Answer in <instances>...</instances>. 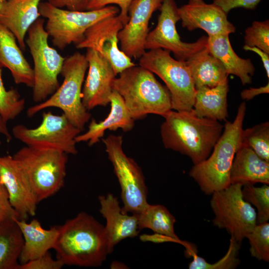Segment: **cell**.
<instances>
[{
	"label": "cell",
	"mask_w": 269,
	"mask_h": 269,
	"mask_svg": "<svg viewBox=\"0 0 269 269\" xmlns=\"http://www.w3.org/2000/svg\"><path fill=\"white\" fill-rule=\"evenodd\" d=\"M102 141L120 185L122 208L126 212L140 213L148 204L147 188L141 169L124 151L122 135L111 134Z\"/></svg>",
	"instance_id": "10"
},
{
	"label": "cell",
	"mask_w": 269,
	"mask_h": 269,
	"mask_svg": "<svg viewBox=\"0 0 269 269\" xmlns=\"http://www.w3.org/2000/svg\"><path fill=\"white\" fill-rule=\"evenodd\" d=\"M133 0H89L86 10H94L103 7L116 4L120 7L119 14L124 26L129 20L128 10L129 6Z\"/></svg>",
	"instance_id": "37"
},
{
	"label": "cell",
	"mask_w": 269,
	"mask_h": 269,
	"mask_svg": "<svg viewBox=\"0 0 269 269\" xmlns=\"http://www.w3.org/2000/svg\"><path fill=\"white\" fill-rule=\"evenodd\" d=\"M41 0H4L0 3V23L15 36L22 50L25 49V35L30 26L41 16Z\"/></svg>",
	"instance_id": "20"
},
{
	"label": "cell",
	"mask_w": 269,
	"mask_h": 269,
	"mask_svg": "<svg viewBox=\"0 0 269 269\" xmlns=\"http://www.w3.org/2000/svg\"><path fill=\"white\" fill-rule=\"evenodd\" d=\"M243 49L246 51H251L258 54L261 58L264 67L266 71L268 79L269 78V54L263 51L256 47H249L244 45Z\"/></svg>",
	"instance_id": "42"
},
{
	"label": "cell",
	"mask_w": 269,
	"mask_h": 269,
	"mask_svg": "<svg viewBox=\"0 0 269 269\" xmlns=\"http://www.w3.org/2000/svg\"><path fill=\"white\" fill-rule=\"evenodd\" d=\"M12 156L25 172L39 203L54 195L63 187L67 154L55 149L26 145Z\"/></svg>",
	"instance_id": "6"
},
{
	"label": "cell",
	"mask_w": 269,
	"mask_h": 269,
	"mask_svg": "<svg viewBox=\"0 0 269 269\" xmlns=\"http://www.w3.org/2000/svg\"><path fill=\"white\" fill-rule=\"evenodd\" d=\"M123 26L119 15L103 19L86 30L84 39L76 47L96 50L110 62L115 74H119L136 65L119 48L118 34Z\"/></svg>",
	"instance_id": "14"
},
{
	"label": "cell",
	"mask_w": 269,
	"mask_h": 269,
	"mask_svg": "<svg viewBox=\"0 0 269 269\" xmlns=\"http://www.w3.org/2000/svg\"><path fill=\"white\" fill-rule=\"evenodd\" d=\"M100 212L106 221L105 226L109 247L112 253L121 241L134 238L140 232L136 214L129 215L120 205L118 198L112 193L100 195Z\"/></svg>",
	"instance_id": "19"
},
{
	"label": "cell",
	"mask_w": 269,
	"mask_h": 269,
	"mask_svg": "<svg viewBox=\"0 0 269 269\" xmlns=\"http://www.w3.org/2000/svg\"><path fill=\"white\" fill-rule=\"evenodd\" d=\"M4 0H0V3H1V2H2L3 1H4Z\"/></svg>",
	"instance_id": "44"
},
{
	"label": "cell",
	"mask_w": 269,
	"mask_h": 269,
	"mask_svg": "<svg viewBox=\"0 0 269 269\" xmlns=\"http://www.w3.org/2000/svg\"><path fill=\"white\" fill-rule=\"evenodd\" d=\"M242 186L231 184L213 193L210 200L214 225L225 229L240 244L257 224V212L243 197Z\"/></svg>",
	"instance_id": "11"
},
{
	"label": "cell",
	"mask_w": 269,
	"mask_h": 269,
	"mask_svg": "<svg viewBox=\"0 0 269 269\" xmlns=\"http://www.w3.org/2000/svg\"><path fill=\"white\" fill-rule=\"evenodd\" d=\"M228 80L213 87L203 86L196 89L193 109L196 115L218 121L228 117Z\"/></svg>",
	"instance_id": "27"
},
{
	"label": "cell",
	"mask_w": 269,
	"mask_h": 269,
	"mask_svg": "<svg viewBox=\"0 0 269 269\" xmlns=\"http://www.w3.org/2000/svg\"><path fill=\"white\" fill-rule=\"evenodd\" d=\"M269 93V83L264 86L259 88H250L245 89L241 93V96L243 100H250L255 97L263 94H268Z\"/></svg>",
	"instance_id": "41"
},
{
	"label": "cell",
	"mask_w": 269,
	"mask_h": 269,
	"mask_svg": "<svg viewBox=\"0 0 269 269\" xmlns=\"http://www.w3.org/2000/svg\"><path fill=\"white\" fill-rule=\"evenodd\" d=\"M39 11L47 19L44 27L53 45L60 50L72 43L76 45L81 42L86 30L97 22L120 13L118 7L112 5L94 10L75 11L54 7L47 1L40 3Z\"/></svg>",
	"instance_id": "7"
},
{
	"label": "cell",
	"mask_w": 269,
	"mask_h": 269,
	"mask_svg": "<svg viewBox=\"0 0 269 269\" xmlns=\"http://www.w3.org/2000/svg\"><path fill=\"white\" fill-rule=\"evenodd\" d=\"M110 103L111 108L108 116L99 122L92 119L87 131L76 137L77 143L87 142L88 145L91 146L100 141L107 130L116 131L121 129L125 132L132 130L134 120L128 110L123 98L115 90L110 97Z\"/></svg>",
	"instance_id": "21"
},
{
	"label": "cell",
	"mask_w": 269,
	"mask_h": 269,
	"mask_svg": "<svg viewBox=\"0 0 269 269\" xmlns=\"http://www.w3.org/2000/svg\"><path fill=\"white\" fill-rule=\"evenodd\" d=\"M81 132L63 113L57 115L50 111L43 113L42 121L36 128L19 124L11 130L12 135L26 146L73 155L78 152L75 138Z\"/></svg>",
	"instance_id": "12"
},
{
	"label": "cell",
	"mask_w": 269,
	"mask_h": 269,
	"mask_svg": "<svg viewBox=\"0 0 269 269\" xmlns=\"http://www.w3.org/2000/svg\"><path fill=\"white\" fill-rule=\"evenodd\" d=\"M0 66L7 68L16 84L32 88L33 68L17 45L14 35L0 23Z\"/></svg>",
	"instance_id": "23"
},
{
	"label": "cell",
	"mask_w": 269,
	"mask_h": 269,
	"mask_svg": "<svg viewBox=\"0 0 269 269\" xmlns=\"http://www.w3.org/2000/svg\"><path fill=\"white\" fill-rule=\"evenodd\" d=\"M0 180L19 220L35 216L39 202L25 172L12 155L0 156Z\"/></svg>",
	"instance_id": "15"
},
{
	"label": "cell",
	"mask_w": 269,
	"mask_h": 269,
	"mask_svg": "<svg viewBox=\"0 0 269 269\" xmlns=\"http://www.w3.org/2000/svg\"><path fill=\"white\" fill-rule=\"evenodd\" d=\"M163 118L160 135L164 147L188 156L194 164L209 156L224 129L219 121L200 117L193 109L171 110Z\"/></svg>",
	"instance_id": "2"
},
{
	"label": "cell",
	"mask_w": 269,
	"mask_h": 269,
	"mask_svg": "<svg viewBox=\"0 0 269 269\" xmlns=\"http://www.w3.org/2000/svg\"><path fill=\"white\" fill-rule=\"evenodd\" d=\"M178 8L174 0H162L157 25L149 32L145 49L161 48L172 52L176 59L186 61L206 46L207 37L203 36L192 43L182 41L176 27L180 20Z\"/></svg>",
	"instance_id": "13"
},
{
	"label": "cell",
	"mask_w": 269,
	"mask_h": 269,
	"mask_svg": "<svg viewBox=\"0 0 269 269\" xmlns=\"http://www.w3.org/2000/svg\"><path fill=\"white\" fill-rule=\"evenodd\" d=\"M230 183L254 185L269 184V162L241 142L236 152L230 174Z\"/></svg>",
	"instance_id": "22"
},
{
	"label": "cell",
	"mask_w": 269,
	"mask_h": 269,
	"mask_svg": "<svg viewBox=\"0 0 269 269\" xmlns=\"http://www.w3.org/2000/svg\"><path fill=\"white\" fill-rule=\"evenodd\" d=\"M12 219H19L10 204L7 191L0 180V223Z\"/></svg>",
	"instance_id": "38"
},
{
	"label": "cell",
	"mask_w": 269,
	"mask_h": 269,
	"mask_svg": "<svg viewBox=\"0 0 269 269\" xmlns=\"http://www.w3.org/2000/svg\"><path fill=\"white\" fill-rule=\"evenodd\" d=\"M242 192L244 199L257 209V223L267 222L269 220V185L255 187L254 185H244Z\"/></svg>",
	"instance_id": "33"
},
{
	"label": "cell",
	"mask_w": 269,
	"mask_h": 269,
	"mask_svg": "<svg viewBox=\"0 0 269 269\" xmlns=\"http://www.w3.org/2000/svg\"><path fill=\"white\" fill-rule=\"evenodd\" d=\"M44 23V18H38L28 29L25 40L34 63L32 99L37 104L46 100L60 86L58 77L65 59L49 45Z\"/></svg>",
	"instance_id": "8"
},
{
	"label": "cell",
	"mask_w": 269,
	"mask_h": 269,
	"mask_svg": "<svg viewBox=\"0 0 269 269\" xmlns=\"http://www.w3.org/2000/svg\"><path fill=\"white\" fill-rule=\"evenodd\" d=\"M85 56L88 70L83 86L82 102L89 111L110 103L112 85L117 75L110 62L96 50L87 48Z\"/></svg>",
	"instance_id": "17"
},
{
	"label": "cell",
	"mask_w": 269,
	"mask_h": 269,
	"mask_svg": "<svg viewBox=\"0 0 269 269\" xmlns=\"http://www.w3.org/2000/svg\"><path fill=\"white\" fill-rule=\"evenodd\" d=\"M64 266L57 259H54L48 252L35 259L19 264L18 269H60Z\"/></svg>",
	"instance_id": "36"
},
{
	"label": "cell",
	"mask_w": 269,
	"mask_h": 269,
	"mask_svg": "<svg viewBox=\"0 0 269 269\" xmlns=\"http://www.w3.org/2000/svg\"><path fill=\"white\" fill-rule=\"evenodd\" d=\"M182 26L189 31L201 29L208 35H229L236 27L227 18V14L214 3L204 0H189L187 4L178 8Z\"/></svg>",
	"instance_id": "18"
},
{
	"label": "cell",
	"mask_w": 269,
	"mask_h": 269,
	"mask_svg": "<svg viewBox=\"0 0 269 269\" xmlns=\"http://www.w3.org/2000/svg\"><path fill=\"white\" fill-rule=\"evenodd\" d=\"M0 134H2L7 142H10L12 135L9 132L7 126V122L0 116Z\"/></svg>",
	"instance_id": "43"
},
{
	"label": "cell",
	"mask_w": 269,
	"mask_h": 269,
	"mask_svg": "<svg viewBox=\"0 0 269 269\" xmlns=\"http://www.w3.org/2000/svg\"><path fill=\"white\" fill-rule=\"evenodd\" d=\"M185 61L196 89L203 86L215 87L228 80L223 64L206 46Z\"/></svg>",
	"instance_id": "26"
},
{
	"label": "cell",
	"mask_w": 269,
	"mask_h": 269,
	"mask_svg": "<svg viewBox=\"0 0 269 269\" xmlns=\"http://www.w3.org/2000/svg\"><path fill=\"white\" fill-rule=\"evenodd\" d=\"M23 244V236L15 219L0 223V269H18Z\"/></svg>",
	"instance_id": "28"
},
{
	"label": "cell",
	"mask_w": 269,
	"mask_h": 269,
	"mask_svg": "<svg viewBox=\"0 0 269 269\" xmlns=\"http://www.w3.org/2000/svg\"><path fill=\"white\" fill-rule=\"evenodd\" d=\"M162 0H133L128 10L129 20L119 31L121 50L130 58L139 59L145 52L148 23Z\"/></svg>",
	"instance_id": "16"
},
{
	"label": "cell",
	"mask_w": 269,
	"mask_h": 269,
	"mask_svg": "<svg viewBox=\"0 0 269 269\" xmlns=\"http://www.w3.org/2000/svg\"><path fill=\"white\" fill-rule=\"evenodd\" d=\"M88 62L85 55L76 52L65 58L60 74L63 82L57 90L45 101L30 107L27 115L32 117L43 110L57 108L82 132L91 115L82 102V91Z\"/></svg>",
	"instance_id": "5"
},
{
	"label": "cell",
	"mask_w": 269,
	"mask_h": 269,
	"mask_svg": "<svg viewBox=\"0 0 269 269\" xmlns=\"http://www.w3.org/2000/svg\"><path fill=\"white\" fill-rule=\"evenodd\" d=\"M245 45L256 47L269 54V21H254L245 30Z\"/></svg>",
	"instance_id": "35"
},
{
	"label": "cell",
	"mask_w": 269,
	"mask_h": 269,
	"mask_svg": "<svg viewBox=\"0 0 269 269\" xmlns=\"http://www.w3.org/2000/svg\"><path fill=\"white\" fill-rule=\"evenodd\" d=\"M53 249L64 266L85 268L101 266L112 253L105 226L83 211L59 225Z\"/></svg>",
	"instance_id": "1"
},
{
	"label": "cell",
	"mask_w": 269,
	"mask_h": 269,
	"mask_svg": "<svg viewBox=\"0 0 269 269\" xmlns=\"http://www.w3.org/2000/svg\"><path fill=\"white\" fill-rule=\"evenodd\" d=\"M2 71L0 66V116L7 122L15 119L23 111L25 100L16 89H6L2 81Z\"/></svg>",
	"instance_id": "32"
},
{
	"label": "cell",
	"mask_w": 269,
	"mask_h": 269,
	"mask_svg": "<svg viewBox=\"0 0 269 269\" xmlns=\"http://www.w3.org/2000/svg\"><path fill=\"white\" fill-rule=\"evenodd\" d=\"M1 144V141H0V146Z\"/></svg>",
	"instance_id": "45"
},
{
	"label": "cell",
	"mask_w": 269,
	"mask_h": 269,
	"mask_svg": "<svg viewBox=\"0 0 269 269\" xmlns=\"http://www.w3.org/2000/svg\"><path fill=\"white\" fill-rule=\"evenodd\" d=\"M136 215L140 230L149 229L155 233L180 239L174 232L175 218L165 206L148 204L142 212Z\"/></svg>",
	"instance_id": "29"
},
{
	"label": "cell",
	"mask_w": 269,
	"mask_h": 269,
	"mask_svg": "<svg viewBox=\"0 0 269 269\" xmlns=\"http://www.w3.org/2000/svg\"><path fill=\"white\" fill-rule=\"evenodd\" d=\"M241 244L232 236L230 239L229 249L226 255L217 262L211 264L204 258L199 256L196 252L193 253L191 256L192 261L189 264L190 269H234L240 264L238 257Z\"/></svg>",
	"instance_id": "31"
},
{
	"label": "cell",
	"mask_w": 269,
	"mask_h": 269,
	"mask_svg": "<svg viewBox=\"0 0 269 269\" xmlns=\"http://www.w3.org/2000/svg\"><path fill=\"white\" fill-rule=\"evenodd\" d=\"M246 111V105L242 103L232 122H226L223 132L209 156L202 162L194 164L189 175L206 195L228 187L233 161L241 141V134Z\"/></svg>",
	"instance_id": "3"
},
{
	"label": "cell",
	"mask_w": 269,
	"mask_h": 269,
	"mask_svg": "<svg viewBox=\"0 0 269 269\" xmlns=\"http://www.w3.org/2000/svg\"><path fill=\"white\" fill-rule=\"evenodd\" d=\"M15 221L23 238L19 264L35 259L53 248L59 233V226L45 229L36 219L29 223L24 220L15 219Z\"/></svg>",
	"instance_id": "24"
},
{
	"label": "cell",
	"mask_w": 269,
	"mask_h": 269,
	"mask_svg": "<svg viewBox=\"0 0 269 269\" xmlns=\"http://www.w3.org/2000/svg\"><path fill=\"white\" fill-rule=\"evenodd\" d=\"M261 0H213L215 4L221 7L227 14L232 9L243 7L255 9Z\"/></svg>",
	"instance_id": "39"
},
{
	"label": "cell",
	"mask_w": 269,
	"mask_h": 269,
	"mask_svg": "<svg viewBox=\"0 0 269 269\" xmlns=\"http://www.w3.org/2000/svg\"><path fill=\"white\" fill-rule=\"evenodd\" d=\"M251 256L259 261H269V223L257 224L246 237Z\"/></svg>",
	"instance_id": "34"
},
{
	"label": "cell",
	"mask_w": 269,
	"mask_h": 269,
	"mask_svg": "<svg viewBox=\"0 0 269 269\" xmlns=\"http://www.w3.org/2000/svg\"><path fill=\"white\" fill-rule=\"evenodd\" d=\"M89 0H48V2L52 6L75 11L86 10Z\"/></svg>",
	"instance_id": "40"
},
{
	"label": "cell",
	"mask_w": 269,
	"mask_h": 269,
	"mask_svg": "<svg viewBox=\"0 0 269 269\" xmlns=\"http://www.w3.org/2000/svg\"><path fill=\"white\" fill-rule=\"evenodd\" d=\"M241 142L251 147L263 159L269 162V123L266 122L243 130Z\"/></svg>",
	"instance_id": "30"
},
{
	"label": "cell",
	"mask_w": 269,
	"mask_h": 269,
	"mask_svg": "<svg viewBox=\"0 0 269 269\" xmlns=\"http://www.w3.org/2000/svg\"><path fill=\"white\" fill-rule=\"evenodd\" d=\"M139 65L164 82L170 93L172 110L193 109L196 89L185 61L174 59L169 51L157 48L145 51L139 59Z\"/></svg>",
	"instance_id": "9"
},
{
	"label": "cell",
	"mask_w": 269,
	"mask_h": 269,
	"mask_svg": "<svg viewBox=\"0 0 269 269\" xmlns=\"http://www.w3.org/2000/svg\"><path fill=\"white\" fill-rule=\"evenodd\" d=\"M119 75L113 81V89L123 98L134 121L143 119L148 114L163 117L172 110L168 90L150 71L135 65Z\"/></svg>",
	"instance_id": "4"
},
{
	"label": "cell",
	"mask_w": 269,
	"mask_h": 269,
	"mask_svg": "<svg viewBox=\"0 0 269 269\" xmlns=\"http://www.w3.org/2000/svg\"><path fill=\"white\" fill-rule=\"evenodd\" d=\"M229 35H208L206 47L221 62L228 75L237 76L243 85L251 84L255 68L250 59H243L237 55Z\"/></svg>",
	"instance_id": "25"
}]
</instances>
